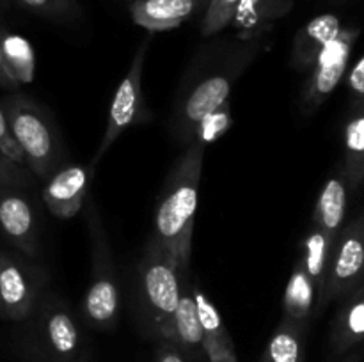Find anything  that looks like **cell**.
I'll use <instances>...</instances> for the list:
<instances>
[{"label": "cell", "instance_id": "cell-16", "mask_svg": "<svg viewBox=\"0 0 364 362\" xmlns=\"http://www.w3.org/2000/svg\"><path fill=\"white\" fill-rule=\"evenodd\" d=\"M201 0H130L132 20L149 32L180 27L198 11Z\"/></svg>", "mask_w": 364, "mask_h": 362}, {"label": "cell", "instance_id": "cell-13", "mask_svg": "<svg viewBox=\"0 0 364 362\" xmlns=\"http://www.w3.org/2000/svg\"><path fill=\"white\" fill-rule=\"evenodd\" d=\"M173 343L183 351L187 362H206L203 353V330L194 302L191 266L180 265V300L173 316Z\"/></svg>", "mask_w": 364, "mask_h": 362}, {"label": "cell", "instance_id": "cell-10", "mask_svg": "<svg viewBox=\"0 0 364 362\" xmlns=\"http://www.w3.org/2000/svg\"><path fill=\"white\" fill-rule=\"evenodd\" d=\"M358 38L359 28L341 27V31L318 53L301 94V109L306 116L316 112L345 77Z\"/></svg>", "mask_w": 364, "mask_h": 362}, {"label": "cell", "instance_id": "cell-20", "mask_svg": "<svg viewBox=\"0 0 364 362\" xmlns=\"http://www.w3.org/2000/svg\"><path fill=\"white\" fill-rule=\"evenodd\" d=\"M309 322L284 318L274 330L259 362H304Z\"/></svg>", "mask_w": 364, "mask_h": 362}, {"label": "cell", "instance_id": "cell-7", "mask_svg": "<svg viewBox=\"0 0 364 362\" xmlns=\"http://www.w3.org/2000/svg\"><path fill=\"white\" fill-rule=\"evenodd\" d=\"M363 265L364 224L363 215H358L350 224L341 227L334 240L322 293L315 305V314H320L331 302L343 298L363 283Z\"/></svg>", "mask_w": 364, "mask_h": 362}, {"label": "cell", "instance_id": "cell-2", "mask_svg": "<svg viewBox=\"0 0 364 362\" xmlns=\"http://www.w3.org/2000/svg\"><path fill=\"white\" fill-rule=\"evenodd\" d=\"M205 148L206 142L199 138L187 146L171 169L156 206L153 236L169 247L183 266H191L192 233Z\"/></svg>", "mask_w": 364, "mask_h": 362}, {"label": "cell", "instance_id": "cell-31", "mask_svg": "<svg viewBox=\"0 0 364 362\" xmlns=\"http://www.w3.org/2000/svg\"><path fill=\"white\" fill-rule=\"evenodd\" d=\"M0 32H2V31H0Z\"/></svg>", "mask_w": 364, "mask_h": 362}, {"label": "cell", "instance_id": "cell-22", "mask_svg": "<svg viewBox=\"0 0 364 362\" xmlns=\"http://www.w3.org/2000/svg\"><path fill=\"white\" fill-rule=\"evenodd\" d=\"M0 50L7 75L14 84H31L36 75V55L31 43L18 34L0 32Z\"/></svg>", "mask_w": 364, "mask_h": 362}, {"label": "cell", "instance_id": "cell-8", "mask_svg": "<svg viewBox=\"0 0 364 362\" xmlns=\"http://www.w3.org/2000/svg\"><path fill=\"white\" fill-rule=\"evenodd\" d=\"M46 273L23 256L0 251V318L27 322L43 297Z\"/></svg>", "mask_w": 364, "mask_h": 362}, {"label": "cell", "instance_id": "cell-5", "mask_svg": "<svg viewBox=\"0 0 364 362\" xmlns=\"http://www.w3.org/2000/svg\"><path fill=\"white\" fill-rule=\"evenodd\" d=\"M85 224L91 240V283L82 302L85 323L96 330H114L119 319V287L109 234L92 197L85 199Z\"/></svg>", "mask_w": 364, "mask_h": 362}, {"label": "cell", "instance_id": "cell-18", "mask_svg": "<svg viewBox=\"0 0 364 362\" xmlns=\"http://www.w3.org/2000/svg\"><path fill=\"white\" fill-rule=\"evenodd\" d=\"M348 201V183L341 167H338L320 190L313 213V227H318L329 236L336 238L343 227Z\"/></svg>", "mask_w": 364, "mask_h": 362}, {"label": "cell", "instance_id": "cell-23", "mask_svg": "<svg viewBox=\"0 0 364 362\" xmlns=\"http://www.w3.org/2000/svg\"><path fill=\"white\" fill-rule=\"evenodd\" d=\"M18 2L48 20L73 21L82 16V7L77 0H18Z\"/></svg>", "mask_w": 364, "mask_h": 362}, {"label": "cell", "instance_id": "cell-19", "mask_svg": "<svg viewBox=\"0 0 364 362\" xmlns=\"http://www.w3.org/2000/svg\"><path fill=\"white\" fill-rule=\"evenodd\" d=\"M295 6V0H240L231 23L242 31V38L263 35V32L287 16Z\"/></svg>", "mask_w": 364, "mask_h": 362}, {"label": "cell", "instance_id": "cell-14", "mask_svg": "<svg viewBox=\"0 0 364 362\" xmlns=\"http://www.w3.org/2000/svg\"><path fill=\"white\" fill-rule=\"evenodd\" d=\"M194 302L198 309L199 325L203 330V353L206 362H238L233 339L228 332L219 309L208 295L194 283Z\"/></svg>", "mask_w": 364, "mask_h": 362}, {"label": "cell", "instance_id": "cell-30", "mask_svg": "<svg viewBox=\"0 0 364 362\" xmlns=\"http://www.w3.org/2000/svg\"><path fill=\"white\" fill-rule=\"evenodd\" d=\"M361 358H363V351L359 350V348H355V350H352L350 353L343 355V358L338 362H361Z\"/></svg>", "mask_w": 364, "mask_h": 362}, {"label": "cell", "instance_id": "cell-12", "mask_svg": "<svg viewBox=\"0 0 364 362\" xmlns=\"http://www.w3.org/2000/svg\"><path fill=\"white\" fill-rule=\"evenodd\" d=\"M89 169L85 165L71 163L59 167L46 180L43 188V201L57 219H71L77 215L87 199Z\"/></svg>", "mask_w": 364, "mask_h": 362}, {"label": "cell", "instance_id": "cell-3", "mask_svg": "<svg viewBox=\"0 0 364 362\" xmlns=\"http://www.w3.org/2000/svg\"><path fill=\"white\" fill-rule=\"evenodd\" d=\"M180 259L155 236L146 243L137 266L139 318L142 332L173 341V316L180 300Z\"/></svg>", "mask_w": 364, "mask_h": 362}, {"label": "cell", "instance_id": "cell-15", "mask_svg": "<svg viewBox=\"0 0 364 362\" xmlns=\"http://www.w3.org/2000/svg\"><path fill=\"white\" fill-rule=\"evenodd\" d=\"M331 325V351L334 357H343L363 343L364 336V284L345 295Z\"/></svg>", "mask_w": 364, "mask_h": 362}, {"label": "cell", "instance_id": "cell-24", "mask_svg": "<svg viewBox=\"0 0 364 362\" xmlns=\"http://www.w3.org/2000/svg\"><path fill=\"white\" fill-rule=\"evenodd\" d=\"M240 0H210L208 9L201 21V34L205 38L219 34L220 31L231 25L233 14Z\"/></svg>", "mask_w": 364, "mask_h": 362}, {"label": "cell", "instance_id": "cell-25", "mask_svg": "<svg viewBox=\"0 0 364 362\" xmlns=\"http://www.w3.org/2000/svg\"><path fill=\"white\" fill-rule=\"evenodd\" d=\"M31 181L32 174L27 167L20 165L0 151V187L23 188L28 187Z\"/></svg>", "mask_w": 364, "mask_h": 362}, {"label": "cell", "instance_id": "cell-29", "mask_svg": "<svg viewBox=\"0 0 364 362\" xmlns=\"http://www.w3.org/2000/svg\"><path fill=\"white\" fill-rule=\"evenodd\" d=\"M0 87H6V89L16 87V84H14V82L11 80L9 75H7L6 64H4V59H2V50H0Z\"/></svg>", "mask_w": 364, "mask_h": 362}, {"label": "cell", "instance_id": "cell-1", "mask_svg": "<svg viewBox=\"0 0 364 362\" xmlns=\"http://www.w3.org/2000/svg\"><path fill=\"white\" fill-rule=\"evenodd\" d=\"M262 38L263 35H240L238 41L224 45L219 55L210 59L212 62L208 64V70L203 71L196 78V84L180 96L173 117L174 137L180 144L188 146L194 142L201 124L228 105L233 85L263 48Z\"/></svg>", "mask_w": 364, "mask_h": 362}, {"label": "cell", "instance_id": "cell-4", "mask_svg": "<svg viewBox=\"0 0 364 362\" xmlns=\"http://www.w3.org/2000/svg\"><path fill=\"white\" fill-rule=\"evenodd\" d=\"M21 339L23 362H91L92 348L73 311L52 293H43Z\"/></svg>", "mask_w": 364, "mask_h": 362}, {"label": "cell", "instance_id": "cell-26", "mask_svg": "<svg viewBox=\"0 0 364 362\" xmlns=\"http://www.w3.org/2000/svg\"><path fill=\"white\" fill-rule=\"evenodd\" d=\"M0 151L6 156H9L11 160H14L16 163H20V165H25L23 155H21L13 133H11L9 124H7L6 114H4L2 106H0Z\"/></svg>", "mask_w": 364, "mask_h": 362}, {"label": "cell", "instance_id": "cell-9", "mask_svg": "<svg viewBox=\"0 0 364 362\" xmlns=\"http://www.w3.org/2000/svg\"><path fill=\"white\" fill-rule=\"evenodd\" d=\"M149 45H151V35L144 38V41L141 43L134 59H132L128 73L117 85V91L114 94L112 103H110L109 114H107L105 133H103L102 142L96 149L92 165H96L105 156V153H109L110 146L128 126L142 119H149L144 110V103H142V71H144V60L148 55Z\"/></svg>", "mask_w": 364, "mask_h": 362}, {"label": "cell", "instance_id": "cell-11", "mask_svg": "<svg viewBox=\"0 0 364 362\" xmlns=\"http://www.w3.org/2000/svg\"><path fill=\"white\" fill-rule=\"evenodd\" d=\"M0 234L27 258L39 254V226L21 188L0 187Z\"/></svg>", "mask_w": 364, "mask_h": 362}, {"label": "cell", "instance_id": "cell-28", "mask_svg": "<svg viewBox=\"0 0 364 362\" xmlns=\"http://www.w3.org/2000/svg\"><path fill=\"white\" fill-rule=\"evenodd\" d=\"M155 362H187L183 351L173 343V341H159L155 353Z\"/></svg>", "mask_w": 364, "mask_h": 362}, {"label": "cell", "instance_id": "cell-6", "mask_svg": "<svg viewBox=\"0 0 364 362\" xmlns=\"http://www.w3.org/2000/svg\"><path fill=\"white\" fill-rule=\"evenodd\" d=\"M7 124L23 155L25 167L39 180L46 181L63 158L59 137L45 110L28 96L13 92L2 99Z\"/></svg>", "mask_w": 364, "mask_h": 362}, {"label": "cell", "instance_id": "cell-27", "mask_svg": "<svg viewBox=\"0 0 364 362\" xmlns=\"http://www.w3.org/2000/svg\"><path fill=\"white\" fill-rule=\"evenodd\" d=\"M347 85L354 105H364V59L358 57L347 73Z\"/></svg>", "mask_w": 364, "mask_h": 362}, {"label": "cell", "instance_id": "cell-17", "mask_svg": "<svg viewBox=\"0 0 364 362\" xmlns=\"http://www.w3.org/2000/svg\"><path fill=\"white\" fill-rule=\"evenodd\" d=\"M341 31V21L336 14H320L309 20L297 32L291 46V64L299 71H309L323 46Z\"/></svg>", "mask_w": 364, "mask_h": 362}, {"label": "cell", "instance_id": "cell-21", "mask_svg": "<svg viewBox=\"0 0 364 362\" xmlns=\"http://www.w3.org/2000/svg\"><path fill=\"white\" fill-rule=\"evenodd\" d=\"M350 116L345 123V156L341 170L348 190L358 192L364 180V105L350 103Z\"/></svg>", "mask_w": 364, "mask_h": 362}]
</instances>
